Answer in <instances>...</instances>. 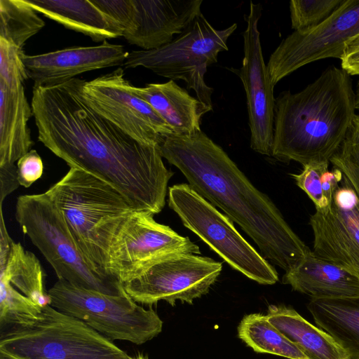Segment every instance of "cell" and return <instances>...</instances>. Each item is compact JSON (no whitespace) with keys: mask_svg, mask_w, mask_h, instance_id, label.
<instances>
[{"mask_svg":"<svg viewBox=\"0 0 359 359\" xmlns=\"http://www.w3.org/2000/svg\"><path fill=\"white\" fill-rule=\"evenodd\" d=\"M83 81L34 86L31 106L39 141L69 168L114 187L135 210L160 212L173 172L158 145L137 141L94 111L82 95Z\"/></svg>","mask_w":359,"mask_h":359,"instance_id":"obj_1","label":"cell"},{"mask_svg":"<svg viewBox=\"0 0 359 359\" xmlns=\"http://www.w3.org/2000/svg\"><path fill=\"white\" fill-rule=\"evenodd\" d=\"M158 147L191 188L237 223L275 265L286 272L311 252L272 201L201 130L164 137Z\"/></svg>","mask_w":359,"mask_h":359,"instance_id":"obj_2","label":"cell"},{"mask_svg":"<svg viewBox=\"0 0 359 359\" xmlns=\"http://www.w3.org/2000/svg\"><path fill=\"white\" fill-rule=\"evenodd\" d=\"M355 111L351 76L334 66L301 91L280 93L276 98L271 156L303 166L330 163Z\"/></svg>","mask_w":359,"mask_h":359,"instance_id":"obj_3","label":"cell"},{"mask_svg":"<svg viewBox=\"0 0 359 359\" xmlns=\"http://www.w3.org/2000/svg\"><path fill=\"white\" fill-rule=\"evenodd\" d=\"M47 191L62 213L80 251L108 274L111 242L134 208L109 184L75 168H70Z\"/></svg>","mask_w":359,"mask_h":359,"instance_id":"obj_4","label":"cell"},{"mask_svg":"<svg viewBox=\"0 0 359 359\" xmlns=\"http://www.w3.org/2000/svg\"><path fill=\"white\" fill-rule=\"evenodd\" d=\"M15 216L22 233L51 265L58 279L107 294L126 292L123 283L82 254L62 213L47 191L20 196Z\"/></svg>","mask_w":359,"mask_h":359,"instance_id":"obj_5","label":"cell"},{"mask_svg":"<svg viewBox=\"0 0 359 359\" xmlns=\"http://www.w3.org/2000/svg\"><path fill=\"white\" fill-rule=\"evenodd\" d=\"M0 352L14 359H136L50 304L36 318L0 327Z\"/></svg>","mask_w":359,"mask_h":359,"instance_id":"obj_6","label":"cell"},{"mask_svg":"<svg viewBox=\"0 0 359 359\" xmlns=\"http://www.w3.org/2000/svg\"><path fill=\"white\" fill-rule=\"evenodd\" d=\"M237 24L217 29L201 13L170 43L156 49L133 50L123 65L142 67L170 80H182L197 98L212 107L213 88L205 81L208 66L217 62L220 52L228 50L227 41Z\"/></svg>","mask_w":359,"mask_h":359,"instance_id":"obj_7","label":"cell"},{"mask_svg":"<svg viewBox=\"0 0 359 359\" xmlns=\"http://www.w3.org/2000/svg\"><path fill=\"white\" fill-rule=\"evenodd\" d=\"M47 293L51 306L81 320L110 340L139 345L162 331L163 321L158 314L138 305L126 292L107 294L58 279Z\"/></svg>","mask_w":359,"mask_h":359,"instance_id":"obj_8","label":"cell"},{"mask_svg":"<svg viewBox=\"0 0 359 359\" xmlns=\"http://www.w3.org/2000/svg\"><path fill=\"white\" fill-rule=\"evenodd\" d=\"M168 205L187 228L231 267L260 284L273 285L278 280L275 268L238 233L232 221L189 184L169 188Z\"/></svg>","mask_w":359,"mask_h":359,"instance_id":"obj_9","label":"cell"},{"mask_svg":"<svg viewBox=\"0 0 359 359\" xmlns=\"http://www.w3.org/2000/svg\"><path fill=\"white\" fill-rule=\"evenodd\" d=\"M173 253L198 255L200 249L188 237L156 222L153 214L134 210L112 238L107 271L124 284L156 261Z\"/></svg>","mask_w":359,"mask_h":359,"instance_id":"obj_10","label":"cell"},{"mask_svg":"<svg viewBox=\"0 0 359 359\" xmlns=\"http://www.w3.org/2000/svg\"><path fill=\"white\" fill-rule=\"evenodd\" d=\"M222 270V264L191 253L168 255L151 264L140 276L123 284L136 302L152 305L164 300L193 302L208 292Z\"/></svg>","mask_w":359,"mask_h":359,"instance_id":"obj_11","label":"cell"},{"mask_svg":"<svg viewBox=\"0 0 359 359\" xmlns=\"http://www.w3.org/2000/svg\"><path fill=\"white\" fill-rule=\"evenodd\" d=\"M358 34L359 0H345L318 25L294 31L280 43L266 65L273 86L313 62L329 57L340 59L346 43Z\"/></svg>","mask_w":359,"mask_h":359,"instance_id":"obj_12","label":"cell"},{"mask_svg":"<svg viewBox=\"0 0 359 359\" xmlns=\"http://www.w3.org/2000/svg\"><path fill=\"white\" fill-rule=\"evenodd\" d=\"M118 68L91 81H83L81 93L88 104L137 141L159 145L174 134L151 106L137 95Z\"/></svg>","mask_w":359,"mask_h":359,"instance_id":"obj_13","label":"cell"},{"mask_svg":"<svg viewBox=\"0 0 359 359\" xmlns=\"http://www.w3.org/2000/svg\"><path fill=\"white\" fill-rule=\"evenodd\" d=\"M262 13V4L250 1L243 33L244 55L238 75L246 94L250 147L259 154L271 156L276 98L258 29Z\"/></svg>","mask_w":359,"mask_h":359,"instance_id":"obj_14","label":"cell"},{"mask_svg":"<svg viewBox=\"0 0 359 359\" xmlns=\"http://www.w3.org/2000/svg\"><path fill=\"white\" fill-rule=\"evenodd\" d=\"M309 224L313 255L359 277V199L344 175L330 207L316 210Z\"/></svg>","mask_w":359,"mask_h":359,"instance_id":"obj_15","label":"cell"},{"mask_svg":"<svg viewBox=\"0 0 359 359\" xmlns=\"http://www.w3.org/2000/svg\"><path fill=\"white\" fill-rule=\"evenodd\" d=\"M128 52L107 41L94 46H72L46 53L24 54L28 78L34 86H50L89 71L123 65Z\"/></svg>","mask_w":359,"mask_h":359,"instance_id":"obj_16","label":"cell"},{"mask_svg":"<svg viewBox=\"0 0 359 359\" xmlns=\"http://www.w3.org/2000/svg\"><path fill=\"white\" fill-rule=\"evenodd\" d=\"M130 29L123 36L144 50L158 48L180 34L199 15L203 0H132Z\"/></svg>","mask_w":359,"mask_h":359,"instance_id":"obj_17","label":"cell"},{"mask_svg":"<svg viewBox=\"0 0 359 359\" xmlns=\"http://www.w3.org/2000/svg\"><path fill=\"white\" fill-rule=\"evenodd\" d=\"M283 283L311 299L359 295V277L313 255L312 250L295 267L285 272Z\"/></svg>","mask_w":359,"mask_h":359,"instance_id":"obj_18","label":"cell"},{"mask_svg":"<svg viewBox=\"0 0 359 359\" xmlns=\"http://www.w3.org/2000/svg\"><path fill=\"white\" fill-rule=\"evenodd\" d=\"M133 90L151 106L176 135L201 130L203 116L212 110L173 80L148 83L142 88L133 86Z\"/></svg>","mask_w":359,"mask_h":359,"instance_id":"obj_19","label":"cell"},{"mask_svg":"<svg viewBox=\"0 0 359 359\" xmlns=\"http://www.w3.org/2000/svg\"><path fill=\"white\" fill-rule=\"evenodd\" d=\"M32 116L23 85L11 89L0 81V166L14 164L31 150Z\"/></svg>","mask_w":359,"mask_h":359,"instance_id":"obj_20","label":"cell"},{"mask_svg":"<svg viewBox=\"0 0 359 359\" xmlns=\"http://www.w3.org/2000/svg\"><path fill=\"white\" fill-rule=\"evenodd\" d=\"M36 12L93 41L123 36L116 25L88 0H25Z\"/></svg>","mask_w":359,"mask_h":359,"instance_id":"obj_21","label":"cell"},{"mask_svg":"<svg viewBox=\"0 0 359 359\" xmlns=\"http://www.w3.org/2000/svg\"><path fill=\"white\" fill-rule=\"evenodd\" d=\"M266 316L309 359H350L328 333L308 322L292 308L270 305Z\"/></svg>","mask_w":359,"mask_h":359,"instance_id":"obj_22","label":"cell"},{"mask_svg":"<svg viewBox=\"0 0 359 359\" xmlns=\"http://www.w3.org/2000/svg\"><path fill=\"white\" fill-rule=\"evenodd\" d=\"M307 308L316 325L328 333L350 359H359V295L311 299Z\"/></svg>","mask_w":359,"mask_h":359,"instance_id":"obj_23","label":"cell"},{"mask_svg":"<svg viewBox=\"0 0 359 359\" xmlns=\"http://www.w3.org/2000/svg\"><path fill=\"white\" fill-rule=\"evenodd\" d=\"M0 277L7 279L21 293L41 306L50 304L44 291V273L36 255L13 241L6 264L0 265Z\"/></svg>","mask_w":359,"mask_h":359,"instance_id":"obj_24","label":"cell"},{"mask_svg":"<svg viewBox=\"0 0 359 359\" xmlns=\"http://www.w3.org/2000/svg\"><path fill=\"white\" fill-rule=\"evenodd\" d=\"M238 335L255 352L288 359H309L269 322L266 315L255 313L245 316L238 327Z\"/></svg>","mask_w":359,"mask_h":359,"instance_id":"obj_25","label":"cell"},{"mask_svg":"<svg viewBox=\"0 0 359 359\" xmlns=\"http://www.w3.org/2000/svg\"><path fill=\"white\" fill-rule=\"evenodd\" d=\"M45 25L25 0H0V38L20 48Z\"/></svg>","mask_w":359,"mask_h":359,"instance_id":"obj_26","label":"cell"},{"mask_svg":"<svg viewBox=\"0 0 359 359\" xmlns=\"http://www.w3.org/2000/svg\"><path fill=\"white\" fill-rule=\"evenodd\" d=\"M41 309L15 290L7 279L0 277V327L36 318Z\"/></svg>","mask_w":359,"mask_h":359,"instance_id":"obj_27","label":"cell"},{"mask_svg":"<svg viewBox=\"0 0 359 359\" xmlns=\"http://www.w3.org/2000/svg\"><path fill=\"white\" fill-rule=\"evenodd\" d=\"M345 0H292L289 4L294 31L314 27L327 19Z\"/></svg>","mask_w":359,"mask_h":359,"instance_id":"obj_28","label":"cell"},{"mask_svg":"<svg viewBox=\"0 0 359 359\" xmlns=\"http://www.w3.org/2000/svg\"><path fill=\"white\" fill-rule=\"evenodd\" d=\"M330 162L346 177L359 199V114Z\"/></svg>","mask_w":359,"mask_h":359,"instance_id":"obj_29","label":"cell"},{"mask_svg":"<svg viewBox=\"0 0 359 359\" xmlns=\"http://www.w3.org/2000/svg\"><path fill=\"white\" fill-rule=\"evenodd\" d=\"M22 48L0 38V81L11 89L23 85L28 79Z\"/></svg>","mask_w":359,"mask_h":359,"instance_id":"obj_30","label":"cell"},{"mask_svg":"<svg viewBox=\"0 0 359 359\" xmlns=\"http://www.w3.org/2000/svg\"><path fill=\"white\" fill-rule=\"evenodd\" d=\"M329 163H310L303 166L299 174H291L297 185L302 189L313 201L316 210H325L330 207L323 196L322 179L328 170Z\"/></svg>","mask_w":359,"mask_h":359,"instance_id":"obj_31","label":"cell"},{"mask_svg":"<svg viewBox=\"0 0 359 359\" xmlns=\"http://www.w3.org/2000/svg\"><path fill=\"white\" fill-rule=\"evenodd\" d=\"M123 33L128 32L133 21L132 0H90Z\"/></svg>","mask_w":359,"mask_h":359,"instance_id":"obj_32","label":"cell"},{"mask_svg":"<svg viewBox=\"0 0 359 359\" xmlns=\"http://www.w3.org/2000/svg\"><path fill=\"white\" fill-rule=\"evenodd\" d=\"M17 168L20 184L25 188H29L41 177L43 163L37 151L31 149L17 161Z\"/></svg>","mask_w":359,"mask_h":359,"instance_id":"obj_33","label":"cell"},{"mask_svg":"<svg viewBox=\"0 0 359 359\" xmlns=\"http://www.w3.org/2000/svg\"><path fill=\"white\" fill-rule=\"evenodd\" d=\"M340 60L341 68L350 76L359 75V34L346 43Z\"/></svg>","mask_w":359,"mask_h":359,"instance_id":"obj_34","label":"cell"},{"mask_svg":"<svg viewBox=\"0 0 359 359\" xmlns=\"http://www.w3.org/2000/svg\"><path fill=\"white\" fill-rule=\"evenodd\" d=\"M20 185L15 164L0 166V207L3 206L4 199Z\"/></svg>","mask_w":359,"mask_h":359,"instance_id":"obj_35","label":"cell"},{"mask_svg":"<svg viewBox=\"0 0 359 359\" xmlns=\"http://www.w3.org/2000/svg\"><path fill=\"white\" fill-rule=\"evenodd\" d=\"M355 94V109H356V111L359 113V81L357 83Z\"/></svg>","mask_w":359,"mask_h":359,"instance_id":"obj_36","label":"cell"},{"mask_svg":"<svg viewBox=\"0 0 359 359\" xmlns=\"http://www.w3.org/2000/svg\"><path fill=\"white\" fill-rule=\"evenodd\" d=\"M0 359H14V358L4 354V353L0 352Z\"/></svg>","mask_w":359,"mask_h":359,"instance_id":"obj_37","label":"cell"},{"mask_svg":"<svg viewBox=\"0 0 359 359\" xmlns=\"http://www.w3.org/2000/svg\"><path fill=\"white\" fill-rule=\"evenodd\" d=\"M136 359H148V357L147 355H143L142 354H138L137 356H135Z\"/></svg>","mask_w":359,"mask_h":359,"instance_id":"obj_38","label":"cell"},{"mask_svg":"<svg viewBox=\"0 0 359 359\" xmlns=\"http://www.w3.org/2000/svg\"><path fill=\"white\" fill-rule=\"evenodd\" d=\"M149 359V358H148Z\"/></svg>","mask_w":359,"mask_h":359,"instance_id":"obj_39","label":"cell"}]
</instances>
